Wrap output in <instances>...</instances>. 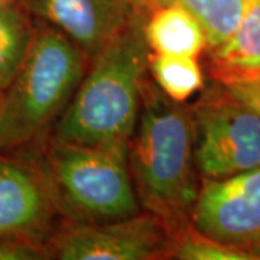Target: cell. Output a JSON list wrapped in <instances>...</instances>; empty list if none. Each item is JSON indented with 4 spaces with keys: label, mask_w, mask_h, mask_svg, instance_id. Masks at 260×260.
I'll return each instance as SVG.
<instances>
[{
    "label": "cell",
    "mask_w": 260,
    "mask_h": 260,
    "mask_svg": "<svg viewBox=\"0 0 260 260\" xmlns=\"http://www.w3.org/2000/svg\"><path fill=\"white\" fill-rule=\"evenodd\" d=\"M194 145L191 106L171 100L146 78L127 162L140 207L171 234L191 223L200 191Z\"/></svg>",
    "instance_id": "cell-1"
},
{
    "label": "cell",
    "mask_w": 260,
    "mask_h": 260,
    "mask_svg": "<svg viewBox=\"0 0 260 260\" xmlns=\"http://www.w3.org/2000/svg\"><path fill=\"white\" fill-rule=\"evenodd\" d=\"M142 10L88 64L48 138L88 146L127 148L139 117L149 49Z\"/></svg>",
    "instance_id": "cell-2"
},
{
    "label": "cell",
    "mask_w": 260,
    "mask_h": 260,
    "mask_svg": "<svg viewBox=\"0 0 260 260\" xmlns=\"http://www.w3.org/2000/svg\"><path fill=\"white\" fill-rule=\"evenodd\" d=\"M88 67L71 39L35 20V35L0 106V150L35 142L55 124Z\"/></svg>",
    "instance_id": "cell-3"
},
{
    "label": "cell",
    "mask_w": 260,
    "mask_h": 260,
    "mask_svg": "<svg viewBox=\"0 0 260 260\" xmlns=\"http://www.w3.org/2000/svg\"><path fill=\"white\" fill-rule=\"evenodd\" d=\"M41 150L35 165L67 223H106L142 211L130 175L127 148L48 138Z\"/></svg>",
    "instance_id": "cell-4"
},
{
    "label": "cell",
    "mask_w": 260,
    "mask_h": 260,
    "mask_svg": "<svg viewBox=\"0 0 260 260\" xmlns=\"http://www.w3.org/2000/svg\"><path fill=\"white\" fill-rule=\"evenodd\" d=\"M191 110L200 178L218 179L260 167V113L250 104L213 81Z\"/></svg>",
    "instance_id": "cell-5"
},
{
    "label": "cell",
    "mask_w": 260,
    "mask_h": 260,
    "mask_svg": "<svg viewBox=\"0 0 260 260\" xmlns=\"http://www.w3.org/2000/svg\"><path fill=\"white\" fill-rule=\"evenodd\" d=\"M171 232L156 215L140 211L127 218L97 224L62 225L48 240L49 259H164Z\"/></svg>",
    "instance_id": "cell-6"
},
{
    "label": "cell",
    "mask_w": 260,
    "mask_h": 260,
    "mask_svg": "<svg viewBox=\"0 0 260 260\" xmlns=\"http://www.w3.org/2000/svg\"><path fill=\"white\" fill-rule=\"evenodd\" d=\"M191 224L260 260V167L218 179L200 178Z\"/></svg>",
    "instance_id": "cell-7"
},
{
    "label": "cell",
    "mask_w": 260,
    "mask_h": 260,
    "mask_svg": "<svg viewBox=\"0 0 260 260\" xmlns=\"http://www.w3.org/2000/svg\"><path fill=\"white\" fill-rule=\"evenodd\" d=\"M30 16L55 28L88 64L143 9L136 0H20ZM148 12V10H146Z\"/></svg>",
    "instance_id": "cell-8"
},
{
    "label": "cell",
    "mask_w": 260,
    "mask_h": 260,
    "mask_svg": "<svg viewBox=\"0 0 260 260\" xmlns=\"http://www.w3.org/2000/svg\"><path fill=\"white\" fill-rule=\"evenodd\" d=\"M58 214L41 171L0 155V239L47 244Z\"/></svg>",
    "instance_id": "cell-9"
},
{
    "label": "cell",
    "mask_w": 260,
    "mask_h": 260,
    "mask_svg": "<svg viewBox=\"0 0 260 260\" xmlns=\"http://www.w3.org/2000/svg\"><path fill=\"white\" fill-rule=\"evenodd\" d=\"M207 52L213 81L230 85L260 77V0H244L232 37Z\"/></svg>",
    "instance_id": "cell-10"
},
{
    "label": "cell",
    "mask_w": 260,
    "mask_h": 260,
    "mask_svg": "<svg viewBox=\"0 0 260 260\" xmlns=\"http://www.w3.org/2000/svg\"><path fill=\"white\" fill-rule=\"evenodd\" d=\"M145 37L153 54L198 58L208 47L204 28L181 0L149 13Z\"/></svg>",
    "instance_id": "cell-11"
},
{
    "label": "cell",
    "mask_w": 260,
    "mask_h": 260,
    "mask_svg": "<svg viewBox=\"0 0 260 260\" xmlns=\"http://www.w3.org/2000/svg\"><path fill=\"white\" fill-rule=\"evenodd\" d=\"M35 35V19L20 0L0 6V88L15 80Z\"/></svg>",
    "instance_id": "cell-12"
},
{
    "label": "cell",
    "mask_w": 260,
    "mask_h": 260,
    "mask_svg": "<svg viewBox=\"0 0 260 260\" xmlns=\"http://www.w3.org/2000/svg\"><path fill=\"white\" fill-rule=\"evenodd\" d=\"M148 71L152 81L171 100L185 103L194 94L204 90V74L198 58L185 55H149Z\"/></svg>",
    "instance_id": "cell-13"
},
{
    "label": "cell",
    "mask_w": 260,
    "mask_h": 260,
    "mask_svg": "<svg viewBox=\"0 0 260 260\" xmlns=\"http://www.w3.org/2000/svg\"><path fill=\"white\" fill-rule=\"evenodd\" d=\"M200 20L207 37V51L225 42L242 18L244 0H181Z\"/></svg>",
    "instance_id": "cell-14"
},
{
    "label": "cell",
    "mask_w": 260,
    "mask_h": 260,
    "mask_svg": "<svg viewBox=\"0 0 260 260\" xmlns=\"http://www.w3.org/2000/svg\"><path fill=\"white\" fill-rule=\"evenodd\" d=\"M164 259L177 260H254L249 253L217 242L189 223L171 236Z\"/></svg>",
    "instance_id": "cell-15"
},
{
    "label": "cell",
    "mask_w": 260,
    "mask_h": 260,
    "mask_svg": "<svg viewBox=\"0 0 260 260\" xmlns=\"http://www.w3.org/2000/svg\"><path fill=\"white\" fill-rule=\"evenodd\" d=\"M39 259H49L47 244L20 239H0V260Z\"/></svg>",
    "instance_id": "cell-16"
},
{
    "label": "cell",
    "mask_w": 260,
    "mask_h": 260,
    "mask_svg": "<svg viewBox=\"0 0 260 260\" xmlns=\"http://www.w3.org/2000/svg\"><path fill=\"white\" fill-rule=\"evenodd\" d=\"M225 87L260 113V77L242 83L230 84Z\"/></svg>",
    "instance_id": "cell-17"
},
{
    "label": "cell",
    "mask_w": 260,
    "mask_h": 260,
    "mask_svg": "<svg viewBox=\"0 0 260 260\" xmlns=\"http://www.w3.org/2000/svg\"><path fill=\"white\" fill-rule=\"evenodd\" d=\"M139 3L140 6L143 9H146L148 12H152V10L159 9V8H164L167 5H171L177 0H136Z\"/></svg>",
    "instance_id": "cell-18"
},
{
    "label": "cell",
    "mask_w": 260,
    "mask_h": 260,
    "mask_svg": "<svg viewBox=\"0 0 260 260\" xmlns=\"http://www.w3.org/2000/svg\"><path fill=\"white\" fill-rule=\"evenodd\" d=\"M10 2H15V0H0V6H3V5H8Z\"/></svg>",
    "instance_id": "cell-19"
},
{
    "label": "cell",
    "mask_w": 260,
    "mask_h": 260,
    "mask_svg": "<svg viewBox=\"0 0 260 260\" xmlns=\"http://www.w3.org/2000/svg\"><path fill=\"white\" fill-rule=\"evenodd\" d=\"M3 93H5V90L0 88V106H2V100H3Z\"/></svg>",
    "instance_id": "cell-20"
}]
</instances>
